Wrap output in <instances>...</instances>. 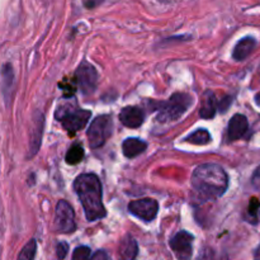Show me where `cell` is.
Segmentation results:
<instances>
[{
  "label": "cell",
  "mask_w": 260,
  "mask_h": 260,
  "mask_svg": "<svg viewBox=\"0 0 260 260\" xmlns=\"http://www.w3.org/2000/svg\"><path fill=\"white\" fill-rule=\"evenodd\" d=\"M74 189L80 200L86 220L93 221L106 217L107 212L102 200V183L95 174L85 173L74 182Z\"/></svg>",
  "instance_id": "obj_1"
},
{
  "label": "cell",
  "mask_w": 260,
  "mask_h": 260,
  "mask_svg": "<svg viewBox=\"0 0 260 260\" xmlns=\"http://www.w3.org/2000/svg\"><path fill=\"white\" fill-rule=\"evenodd\" d=\"M192 185L206 198H218L229 187V177L222 167L212 162L196 168L192 175Z\"/></svg>",
  "instance_id": "obj_2"
},
{
  "label": "cell",
  "mask_w": 260,
  "mask_h": 260,
  "mask_svg": "<svg viewBox=\"0 0 260 260\" xmlns=\"http://www.w3.org/2000/svg\"><path fill=\"white\" fill-rule=\"evenodd\" d=\"M193 98L189 94L175 93L165 103H160L157 121L170 122L179 119L192 106Z\"/></svg>",
  "instance_id": "obj_3"
},
{
  "label": "cell",
  "mask_w": 260,
  "mask_h": 260,
  "mask_svg": "<svg viewBox=\"0 0 260 260\" xmlns=\"http://www.w3.org/2000/svg\"><path fill=\"white\" fill-rule=\"evenodd\" d=\"M112 129H113V121L108 114L98 116L95 119H93L89 126L88 134H86L89 146L91 149H98V147L103 146L107 140L111 137Z\"/></svg>",
  "instance_id": "obj_4"
},
{
  "label": "cell",
  "mask_w": 260,
  "mask_h": 260,
  "mask_svg": "<svg viewBox=\"0 0 260 260\" xmlns=\"http://www.w3.org/2000/svg\"><path fill=\"white\" fill-rule=\"evenodd\" d=\"M90 116V111L80 108H69V111H63L62 108H60L56 112V118L61 122V126L63 127V129L70 135H74L83 129L88 124Z\"/></svg>",
  "instance_id": "obj_5"
},
{
  "label": "cell",
  "mask_w": 260,
  "mask_h": 260,
  "mask_svg": "<svg viewBox=\"0 0 260 260\" xmlns=\"http://www.w3.org/2000/svg\"><path fill=\"white\" fill-rule=\"evenodd\" d=\"M55 229L61 234H71L76 230L75 213L66 201H58L56 206Z\"/></svg>",
  "instance_id": "obj_6"
},
{
  "label": "cell",
  "mask_w": 260,
  "mask_h": 260,
  "mask_svg": "<svg viewBox=\"0 0 260 260\" xmlns=\"http://www.w3.org/2000/svg\"><path fill=\"white\" fill-rule=\"evenodd\" d=\"M75 79L81 93L84 95H89V94H91L96 89L98 73H96L94 66H91L90 63L83 62L76 69Z\"/></svg>",
  "instance_id": "obj_7"
},
{
  "label": "cell",
  "mask_w": 260,
  "mask_h": 260,
  "mask_svg": "<svg viewBox=\"0 0 260 260\" xmlns=\"http://www.w3.org/2000/svg\"><path fill=\"white\" fill-rule=\"evenodd\" d=\"M128 211L136 217L150 222L154 220L159 211V205L152 198H142V200H136L129 202Z\"/></svg>",
  "instance_id": "obj_8"
},
{
  "label": "cell",
  "mask_w": 260,
  "mask_h": 260,
  "mask_svg": "<svg viewBox=\"0 0 260 260\" xmlns=\"http://www.w3.org/2000/svg\"><path fill=\"white\" fill-rule=\"evenodd\" d=\"M194 238L187 231H180L170 240V248L179 260H190L192 258V244Z\"/></svg>",
  "instance_id": "obj_9"
},
{
  "label": "cell",
  "mask_w": 260,
  "mask_h": 260,
  "mask_svg": "<svg viewBox=\"0 0 260 260\" xmlns=\"http://www.w3.org/2000/svg\"><path fill=\"white\" fill-rule=\"evenodd\" d=\"M43 126H45V117L41 112H36L35 118H33V129L30 131L29 137V156L33 157L38 152L41 146V139L43 134Z\"/></svg>",
  "instance_id": "obj_10"
},
{
  "label": "cell",
  "mask_w": 260,
  "mask_h": 260,
  "mask_svg": "<svg viewBox=\"0 0 260 260\" xmlns=\"http://www.w3.org/2000/svg\"><path fill=\"white\" fill-rule=\"evenodd\" d=\"M144 111L137 107H124L119 113V121L123 126L129 127V128H139L144 123Z\"/></svg>",
  "instance_id": "obj_11"
},
{
  "label": "cell",
  "mask_w": 260,
  "mask_h": 260,
  "mask_svg": "<svg viewBox=\"0 0 260 260\" xmlns=\"http://www.w3.org/2000/svg\"><path fill=\"white\" fill-rule=\"evenodd\" d=\"M249 122L245 116L243 114H235L233 118L229 122L228 127V137L230 141H235V140L241 139L244 135L248 132Z\"/></svg>",
  "instance_id": "obj_12"
},
{
  "label": "cell",
  "mask_w": 260,
  "mask_h": 260,
  "mask_svg": "<svg viewBox=\"0 0 260 260\" xmlns=\"http://www.w3.org/2000/svg\"><path fill=\"white\" fill-rule=\"evenodd\" d=\"M2 91L4 95V101L7 106L9 102L12 101L13 91H14V84H15V76L13 66L10 63H5L2 68Z\"/></svg>",
  "instance_id": "obj_13"
},
{
  "label": "cell",
  "mask_w": 260,
  "mask_h": 260,
  "mask_svg": "<svg viewBox=\"0 0 260 260\" xmlns=\"http://www.w3.org/2000/svg\"><path fill=\"white\" fill-rule=\"evenodd\" d=\"M139 253L136 240L131 235H126L119 243L118 256L119 260H135Z\"/></svg>",
  "instance_id": "obj_14"
},
{
  "label": "cell",
  "mask_w": 260,
  "mask_h": 260,
  "mask_svg": "<svg viewBox=\"0 0 260 260\" xmlns=\"http://www.w3.org/2000/svg\"><path fill=\"white\" fill-rule=\"evenodd\" d=\"M147 144L145 141L140 139H135V137H129V139H126L122 144V151H123V155L128 159H134V157L139 156L140 154L146 150Z\"/></svg>",
  "instance_id": "obj_15"
},
{
  "label": "cell",
  "mask_w": 260,
  "mask_h": 260,
  "mask_svg": "<svg viewBox=\"0 0 260 260\" xmlns=\"http://www.w3.org/2000/svg\"><path fill=\"white\" fill-rule=\"evenodd\" d=\"M256 45V41L254 40L253 37H245L243 40L239 41L236 43L235 48H234V52H233V57L235 58L236 61H243L250 55L251 52L254 51Z\"/></svg>",
  "instance_id": "obj_16"
},
{
  "label": "cell",
  "mask_w": 260,
  "mask_h": 260,
  "mask_svg": "<svg viewBox=\"0 0 260 260\" xmlns=\"http://www.w3.org/2000/svg\"><path fill=\"white\" fill-rule=\"evenodd\" d=\"M216 111H217V102H216L215 94L212 91H206L205 96H203L200 116L205 119H211L215 117Z\"/></svg>",
  "instance_id": "obj_17"
},
{
  "label": "cell",
  "mask_w": 260,
  "mask_h": 260,
  "mask_svg": "<svg viewBox=\"0 0 260 260\" xmlns=\"http://www.w3.org/2000/svg\"><path fill=\"white\" fill-rule=\"evenodd\" d=\"M185 141L190 142L193 145H207L211 141V135L207 129H197V131L193 132L190 136H188L185 139Z\"/></svg>",
  "instance_id": "obj_18"
},
{
  "label": "cell",
  "mask_w": 260,
  "mask_h": 260,
  "mask_svg": "<svg viewBox=\"0 0 260 260\" xmlns=\"http://www.w3.org/2000/svg\"><path fill=\"white\" fill-rule=\"evenodd\" d=\"M84 149L81 145H74V146L70 147V150L66 154L65 160L68 164L70 165H76L84 159Z\"/></svg>",
  "instance_id": "obj_19"
},
{
  "label": "cell",
  "mask_w": 260,
  "mask_h": 260,
  "mask_svg": "<svg viewBox=\"0 0 260 260\" xmlns=\"http://www.w3.org/2000/svg\"><path fill=\"white\" fill-rule=\"evenodd\" d=\"M36 251H37V243H36V240H30L22 249V251L18 255V260H35Z\"/></svg>",
  "instance_id": "obj_20"
},
{
  "label": "cell",
  "mask_w": 260,
  "mask_h": 260,
  "mask_svg": "<svg viewBox=\"0 0 260 260\" xmlns=\"http://www.w3.org/2000/svg\"><path fill=\"white\" fill-rule=\"evenodd\" d=\"M71 260H90V249L88 246H79L74 250Z\"/></svg>",
  "instance_id": "obj_21"
},
{
  "label": "cell",
  "mask_w": 260,
  "mask_h": 260,
  "mask_svg": "<svg viewBox=\"0 0 260 260\" xmlns=\"http://www.w3.org/2000/svg\"><path fill=\"white\" fill-rule=\"evenodd\" d=\"M68 251H69V245L66 243H63V241H61V243H58L57 248H56V255H57V258L60 260L65 259V256L68 255Z\"/></svg>",
  "instance_id": "obj_22"
},
{
  "label": "cell",
  "mask_w": 260,
  "mask_h": 260,
  "mask_svg": "<svg viewBox=\"0 0 260 260\" xmlns=\"http://www.w3.org/2000/svg\"><path fill=\"white\" fill-rule=\"evenodd\" d=\"M259 206H260L259 200H256V198H253V200H251V202H250V207H249V212H250L251 215H255L256 211H258V208H259Z\"/></svg>",
  "instance_id": "obj_23"
},
{
  "label": "cell",
  "mask_w": 260,
  "mask_h": 260,
  "mask_svg": "<svg viewBox=\"0 0 260 260\" xmlns=\"http://www.w3.org/2000/svg\"><path fill=\"white\" fill-rule=\"evenodd\" d=\"M102 2H103V0H84V5H85L86 8H89V9H93V8L102 4Z\"/></svg>",
  "instance_id": "obj_24"
},
{
  "label": "cell",
  "mask_w": 260,
  "mask_h": 260,
  "mask_svg": "<svg viewBox=\"0 0 260 260\" xmlns=\"http://www.w3.org/2000/svg\"><path fill=\"white\" fill-rule=\"evenodd\" d=\"M251 180H253V184L255 185V187L260 188V167L255 170V173H254L253 175V179Z\"/></svg>",
  "instance_id": "obj_25"
},
{
  "label": "cell",
  "mask_w": 260,
  "mask_h": 260,
  "mask_svg": "<svg viewBox=\"0 0 260 260\" xmlns=\"http://www.w3.org/2000/svg\"><path fill=\"white\" fill-rule=\"evenodd\" d=\"M230 103H231V98H226V99H223V101L221 102V103L218 104V106H220V108L222 109L223 112H225L226 109L229 108V106H230Z\"/></svg>",
  "instance_id": "obj_26"
},
{
  "label": "cell",
  "mask_w": 260,
  "mask_h": 260,
  "mask_svg": "<svg viewBox=\"0 0 260 260\" xmlns=\"http://www.w3.org/2000/svg\"><path fill=\"white\" fill-rule=\"evenodd\" d=\"M91 260H108V256H107V254L104 251H98Z\"/></svg>",
  "instance_id": "obj_27"
},
{
  "label": "cell",
  "mask_w": 260,
  "mask_h": 260,
  "mask_svg": "<svg viewBox=\"0 0 260 260\" xmlns=\"http://www.w3.org/2000/svg\"><path fill=\"white\" fill-rule=\"evenodd\" d=\"M255 103L258 104V106H260V93H258L255 95Z\"/></svg>",
  "instance_id": "obj_28"
}]
</instances>
